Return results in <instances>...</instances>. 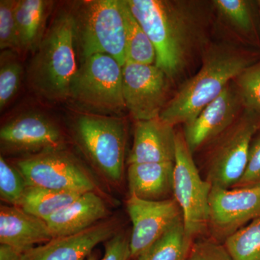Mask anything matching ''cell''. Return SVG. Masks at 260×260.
<instances>
[{
    "label": "cell",
    "mask_w": 260,
    "mask_h": 260,
    "mask_svg": "<svg viewBox=\"0 0 260 260\" xmlns=\"http://www.w3.org/2000/svg\"><path fill=\"white\" fill-rule=\"evenodd\" d=\"M155 47V65L177 79L208 47L212 23L208 3L188 0H125Z\"/></svg>",
    "instance_id": "1"
},
{
    "label": "cell",
    "mask_w": 260,
    "mask_h": 260,
    "mask_svg": "<svg viewBox=\"0 0 260 260\" xmlns=\"http://www.w3.org/2000/svg\"><path fill=\"white\" fill-rule=\"evenodd\" d=\"M201 59L199 72L181 85L160 114V119L174 127L194 120L238 75L256 62V55L221 42L208 44Z\"/></svg>",
    "instance_id": "2"
},
{
    "label": "cell",
    "mask_w": 260,
    "mask_h": 260,
    "mask_svg": "<svg viewBox=\"0 0 260 260\" xmlns=\"http://www.w3.org/2000/svg\"><path fill=\"white\" fill-rule=\"evenodd\" d=\"M76 39L74 15L61 12L47 29L29 64V85L39 96L51 102L70 98L72 83L79 69Z\"/></svg>",
    "instance_id": "3"
},
{
    "label": "cell",
    "mask_w": 260,
    "mask_h": 260,
    "mask_svg": "<svg viewBox=\"0 0 260 260\" xmlns=\"http://www.w3.org/2000/svg\"><path fill=\"white\" fill-rule=\"evenodd\" d=\"M259 130L260 112L244 109L232 125L203 149L205 180L215 187H234L245 172L251 142Z\"/></svg>",
    "instance_id": "4"
},
{
    "label": "cell",
    "mask_w": 260,
    "mask_h": 260,
    "mask_svg": "<svg viewBox=\"0 0 260 260\" xmlns=\"http://www.w3.org/2000/svg\"><path fill=\"white\" fill-rule=\"evenodd\" d=\"M76 39L85 59L107 54L124 66L126 62V22L122 0L85 2L75 15Z\"/></svg>",
    "instance_id": "5"
},
{
    "label": "cell",
    "mask_w": 260,
    "mask_h": 260,
    "mask_svg": "<svg viewBox=\"0 0 260 260\" xmlns=\"http://www.w3.org/2000/svg\"><path fill=\"white\" fill-rule=\"evenodd\" d=\"M74 131L77 141L94 167L108 181L119 184L125 156L124 121L106 114H83L75 121Z\"/></svg>",
    "instance_id": "6"
},
{
    "label": "cell",
    "mask_w": 260,
    "mask_h": 260,
    "mask_svg": "<svg viewBox=\"0 0 260 260\" xmlns=\"http://www.w3.org/2000/svg\"><path fill=\"white\" fill-rule=\"evenodd\" d=\"M183 132L176 135L173 198L182 213L188 235L193 239L208 231L212 185L200 174Z\"/></svg>",
    "instance_id": "7"
},
{
    "label": "cell",
    "mask_w": 260,
    "mask_h": 260,
    "mask_svg": "<svg viewBox=\"0 0 260 260\" xmlns=\"http://www.w3.org/2000/svg\"><path fill=\"white\" fill-rule=\"evenodd\" d=\"M122 68L107 54L83 59L72 83L70 98L91 110L119 114L126 109Z\"/></svg>",
    "instance_id": "8"
},
{
    "label": "cell",
    "mask_w": 260,
    "mask_h": 260,
    "mask_svg": "<svg viewBox=\"0 0 260 260\" xmlns=\"http://www.w3.org/2000/svg\"><path fill=\"white\" fill-rule=\"evenodd\" d=\"M15 167L28 186L80 193L95 191V182L90 173L64 148L20 158Z\"/></svg>",
    "instance_id": "9"
},
{
    "label": "cell",
    "mask_w": 260,
    "mask_h": 260,
    "mask_svg": "<svg viewBox=\"0 0 260 260\" xmlns=\"http://www.w3.org/2000/svg\"><path fill=\"white\" fill-rule=\"evenodd\" d=\"M210 237L224 243L239 229L260 218V184L242 188L212 186L210 199Z\"/></svg>",
    "instance_id": "10"
},
{
    "label": "cell",
    "mask_w": 260,
    "mask_h": 260,
    "mask_svg": "<svg viewBox=\"0 0 260 260\" xmlns=\"http://www.w3.org/2000/svg\"><path fill=\"white\" fill-rule=\"evenodd\" d=\"M126 109L137 121L160 117L167 105L169 78L155 64L126 61L122 68Z\"/></svg>",
    "instance_id": "11"
},
{
    "label": "cell",
    "mask_w": 260,
    "mask_h": 260,
    "mask_svg": "<svg viewBox=\"0 0 260 260\" xmlns=\"http://www.w3.org/2000/svg\"><path fill=\"white\" fill-rule=\"evenodd\" d=\"M126 209L133 223L129 237L131 259L135 260L173 224L183 218L180 207L174 198L153 201L129 195Z\"/></svg>",
    "instance_id": "12"
},
{
    "label": "cell",
    "mask_w": 260,
    "mask_h": 260,
    "mask_svg": "<svg viewBox=\"0 0 260 260\" xmlns=\"http://www.w3.org/2000/svg\"><path fill=\"white\" fill-rule=\"evenodd\" d=\"M244 109L235 84L232 81L194 120L184 125L183 133L191 153L194 155L203 150L221 135L237 120Z\"/></svg>",
    "instance_id": "13"
},
{
    "label": "cell",
    "mask_w": 260,
    "mask_h": 260,
    "mask_svg": "<svg viewBox=\"0 0 260 260\" xmlns=\"http://www.w3.org/2000/svg\"><path fill=\"white\" fill-rule=\"evenodd\" d=\"M0 143L8 153H41L64 148L60 129L45 116L23 114L8 121L0 129Z\"/></svg>",
    "instance_id": "14"
},
{
    "label": "cell",
    "mask_w": 260,
    "mask_h": 260,
    "mask_svg": "<svg viewBox=\"0 0 260 260\" xmlns=\"http://www.w3.org/2000/svg\"><path fill=\"white\" fill-rule=\"evenodd\" d=\"M117 232L116 222L106 219L83 232L53 238L24 253L23 260H87L98 244Z\"/></svg>",
    "instance_id": "15"
},
{
    "label": "cell",
    "mask_w": 260,
    "mask_h": 260,
    "mask_svg": "<svg viewBox=\"0 0 260 260\" xmlns=\"http://www.w3.org/2000/svg\"><path fill=\"white\" fill-rule=\"evenodd\" d=\"M176 135L174 126L160 117L137 121L127 164L175 161Z\"/></svg>",
    "instance_id": "16"
},
{
    "label": "cell",
    "mask_w": 260,
    "mask_h": 260,
    "mask_svg": "<svg viewBox=\"0 0 260 260\" xmlns=\"http://www.w3.org/2000/svg\"><path fill=\"white\" fill-rule=\"evenodd\" d=\"M53 239L47 222L13 205L0 208V243L21 254Z\"/></svg>",
    "instance_id": "17"
},
{
    "label": "cell",
    "mask_w": 260,
    "mask_h": 260,
    "mask_svg": "<svg viewBox=\"0 0 260 260\" xmlns=\"http://www.w3.org/2000/svg\"><path fill=\"white\" fill-rule=\"evenodd\" d=\"M108 209L95 191H87L46 220L53 238L72 235L106 220Z\"/></svg>",
    "instance_id": "18"
},
{
    "label": "cell",
    "mask_w": 260,
    "mask_h": 260,
    "mask_svg": "<svg viewBox=\"0 0 260 260\" xmlns=\"http://www.w3.org/2000/svg\"><path fill=\"white\" fill-rule=\"evenodd\" d=\"M174 162L130 164L127 178L129 195L146 200L172 198Z\"/></svg>",
    "instance_id": "19"
},
{
    "label": "cell",
    "mask_w": 260,
    "mask_h": 260,
    "mask_svg": "<svg viewBox=\"0 0 260 260\" xmlns=\"http://www.w3.org/2000/svg\"><path fill=\"white\" fill-rule=\"evenodd\" d=\"M51 2L19 0L15 10L18 50L35 52L45 34Z\"/></svg>",
    "instance_id": "20"
},
{
    "label": "cell",
    "mask_w": 260,
    "mask_h": 260,
    "mask_svg": "<svg viewBox=\"0 0 260 260\" xmlns=\"http://www.w3.org/2000/svg\"><path fill=\"white\" fill-rule=\"evenodd\" d=\"M194 239L186 232L183 218L169 228L136 260H186Z\"/></svg>",
    "instance_id": "21"
},
{
    "label": "cell",
    "mask_w": 260,
    "mask_h": 260,
    "mask_svg": "<svg viewBox=\"0 0 260 260\" xmlns=\"http://www.w3.org/2000/svg\"><path fill=\"white\" fill-rule=\"evenodd\" d=\"M82 194L28 186L18 207L46 221Z\"/></svg>",
    "instance_id": "22"
},
{
    "label": "cell",
    "mask_w": 260,
    "mask_h": 260,
    "mask_svg": "<svg viewBox=\"0 0 260 260\" xmlns=\"http://www.w3.org/2000/svg\"><path fill=\"white\" fill-rule=\"evenodd\" d=\"M126 22V61L143 64H155L156 51L148 34L122 0Z\"/></svg>",
    "instance_id": "23"
},
{
    "label": "cell",
    "mask_w": 260,
    "mask_h": 260,
    "mask_svg": "<svg viewBox=\"0 0 260 260\" xmlns=\"http://www.w3.org/2000/svg\"><path fill=\"white\" fill-rule=\"evenodd\" d=\"M223 244L232 260H260V218L227 238Z\"/></svg>",
    "instance_id": "24"
},
{
    "label": "cell",
    "mask_w": 260,
    "mask_h": 260,
    "mask_svg": "<svg viewBox=\"0 0 260 260\" xmlns=\"http://www.w3.org/2000/svg\"><path fill=\"white\" fill-rule=\"evenodd\" d=\"M213 8L227 24L243 35H255L251 3L246 0H214Z\"/></svg>",
    "instance_id": "25"
},
{
    "label": "cell",
    "mask_w": 260,
    "mask_h": 260,
    "mask_svg": "<svg viewBox=\"0 0 260 260\" xmlns=\"http://www.w3.org/2000/svg\"><path fill=\"white\" fill-rule=\"evenodd\" d=\"M0 60V110L2 112L18 91L23 68L12 50L3 51Z\"/></svg>",
    "instance_id": "26"
},
{
    "label": "cell",
    "mask_w": 260,
    "mask_h": 260,
    "mask_svg": "<svg viewBox=\"0 0 260 260\" xmlns=\"http://www.w3.org/2000/svg\"><path fill=\"white\" fill-rule=\"evenodd\" d=\"M27 184L23 174L18 168L7 162L0 156V198L13 206H19Z\"/></svg>",
    "instance_id": "27"
},
{
    "label": "cell",
    "mask_w": 260,
    "mask_h": 260,
    "mask_svg": "<svg viewBox=\"0 0 260 260\" xmlns=\"http://www.w3.org/2000/svg\"><path fill=\"white\" fill-rule=\"evenodd\" d=\"M233 81L244 109L260 112V60L246 68Z\"/></svg>",
    "instance_id": "28"
},
{
    "label": "cell",
    "mask_w": 260,
    "mask_h": 260,
    "mask_svg": "<svg viewBox=\"0 0 260 260\" xmlns=\"http://www.w3.org/2000/svg\"><path fill=\"white\" fill-rule=\"evenodd\" d=\"M17 1H0V49L18 50L15 10Z\"/></svg>",
    "instance_id": "29"
},
{
    "label": "cell",
    "mask_w": 260,
    "mask_h": 260,
    "mask_svg": "<svg viewBox=\"0 0 260 260\" xmlns=\"http://www.w3.org/2000/svg\"><path fill=\"white\" fill-rule=\"evenodd\" d=\"M186 260H232V258L223 243L209 237L194 240Z\"/></svg>",
    "instance_id": "30"
},
{
    "label": "cell",
    "mask_w": 260,
    "mask_h": 260,
    "mask_svg": "<svg viewBox=\"0 0 260 260\" xmlns=\"http://www.w3.org/2000/svg\"><path fill=\"white\" fill-rule=\"evenodd\" d=\"M260 184V130L251 142L247 167L242 179L233 188L247 187Z\"/></svg>",
    "instance_id": "31"
},
{
    "label": "cell",
    "mask_w": 260,
    "mask_h": 260,
    "mask_svg": "<svg viewBox=\"0 0 260 260\" xmlns=\"http://www.w3.org/2000/svg\"><path fill=\"white\" fill-rule=\"evenodd\" d=\"M131 259L129 237L124 232L116 233L105 244L104 255L101 260H129Z\"/></svg>",
    "instance_id": "32"
},
{
    "label": "cell",
    "mask_w": 260,
    "mask_h": 260,
    "mask_svg": "<svg viewBox=\"0 0 260 260\" xmlns=\"http://www.w3.org/2000/svg\"><path fill=\"white\" fill-rule=\"evenodd\" d=\"M0 260H23V254L10 246L1 244Z\"/></svg>",
    "instance_id": "33"
},
{
    "label": "cell",
    "mask_w": 260,
    "mask_h": 260,
    "mask_svg": "<svg viewBox=\"0 0 260 260\" xmlns=\"http://www.w3.org/2000/svg\"><path fill=\"white\" fill-rule=\"evenodd\" d=\"M87 260H98V254L96 253H92Z\"/></svg>",
    "instance_id": "34"
},
{
    "label": "cell",
    "mask_w": 260,
    "mask_h": 260,
    "mask_svg": "<svg viewBox=\"0 0 260 260\" xmlns=\"http://www.w3.org/2000/svg\"><path fill=\"white\" fill-rule=\"evenodd\" d=\"M256 4H257V6H258V9H259V14H260V0L259 1H257L256 2Z\"/></svg>",
    "instance_id": "35"
}]
</instances>
